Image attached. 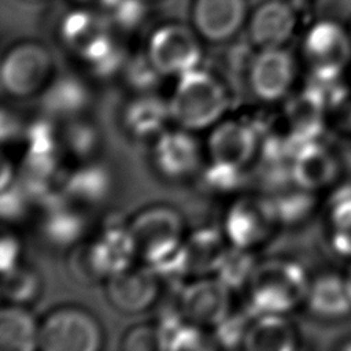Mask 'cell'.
Returning a JSON list of instances; mask_svg holds the SVG:
<instances>
[{
    "mask_svg": "<svg viewBox=\"0 0 351 351\" xmlns=\"http://www.w3.org/2000/svg\"><path fill=\"white\" fill-rule=\"evenodd\" d=\"M326 214L330 229L351 226V184H341L332 192Z\"/></svg>",
    "mask_w": 351,
    "mask_h": 351,
    "instance_id": "36",
    "label": "cell"
},
{
    "mask_svg": "<svg viewBox=\"0 0 351 351\" xmlns=\"http://www.w3.org/2000/svg\"><path fill=\"white\" fill-rule=\"evenodd\" d=\"M111 189V176L104 166L86 163L69 174L62 182V192L74 204H97Z\"/></svg>",
    "mask_w": 351,
    "mask_h": 351,
    "instance_id": "25",
    "label": "cell"
},
{
    "mask_svg": "<svg viewBox=\"0 0 351 351\" xmlns=\"http://www.w3.org/2000/svg\"><path fill=\"white\" fill-rule=\"evenodd\" d=\"M89 245L93 262L103 280L130 267L137 258L129 226L119 222H108Z\"/></svg>",
    "mask_w": 351,
    "mask_h": 351,
    "instance_id": "17",
    "label": "cell"
},
{
    "mask_svg": "<svg viewBox=\"0 0 351 351\" xmlns=\"http://www.w3.org/2000/svg\"><path fill=\"white\" fill-rule=\"evenodd\" d=\"M27 151L37 154H56L60 134L51 119H38L26 130Z\"/></svg>",
    "mask_w": 351,
    "mask_h": 351,
    "instance_id": "35",
    "label": "cell"
},
{
    "mask_svg": "<svg viewBox=\"0 0 351 351\" xmlns=\"http://www.w3.org/2000/svg\"><path fill=\"white\" fill-rule=\"evenodd\" d=\"M156 328L160 350H203L211 347L203 333L204 328L188 321L180 308L166 311Z\"/></svg>",
    "mask_w": 351,
    "mask_h": 351,
    "instance_id": "26",
    "label": "cell"
},
{
    "mask_svg": "<svg viewBox=\"0 0 351 351\" xmlns=\"http://www.w3.org/2000/svg\"><path fill=\"white\" fill-rule=\"evenodd\" d=\"M230 292L217 276L197 277L180 292L178 308L188 321L213 329L232 311Z\"/></svg>",
    "mask_w": 351,
    "mask_h": 351,
    "instance_id": "9",
    "label": "cell"
},
{
    "mask_svg": "<svg viewBox=\"0 0 351 351\" xmlns=\"http://www.w3.org/2000/svg\"><path fill=\"white\" fill-rule=\"evenodd\" d=\"M60 143L75 158L88 159L99 147V133L90 123L74 118L62 132Z\"/></svg>",
    "mask_w": 351,
    "mask_h": 351,
    "instance_id": "30",
    "label": "cell"
},
{
    "mask_svg": "<svg viewBox=\"0 0 351 351\" xmlns=\"http://www.w3.org/2000/svg\"><path fill=\"white\" fill-rule=\"evenodd\" d=\"M171 121L169 101L151 93H137L123 111V125L126 130L137 138H156Z\"/></svg>",
    "mask_w": 351,
    "mask_h": 351,
    "instance_id": "21",
    "label": "cell"
},
{
    "mask_svg": "<svg viewBox=\"0 0 351 351\" xmlns=\"http://www.w3.org/2000/svg\"><path fill=\"white\" fill-rule=\"evenodd\" d=\"M245 0H196L192 11L197 33L208 41L230 38L245 18Z\"/></svg>",
    "mask_w": 351,
    "mask_h": 351,
    "instance_id": "15",
    "label": "cell"
},
{
    "mask_svg": "<svg viewBox=\"0 0 351 351\" xmlns=\"http://www.w3.org/2000/svg\"><path fill=\"white\" fill-rule=\"evenodd\" d=\"M302 49L311 71H344L351 60V34L339 22L321 19L306 32Z\"/></svg>",
    "mask_w": 351,
    "mask_h": 351,
    "instance_id": "10",
    "label": "cell"
},
{
    "mask_svg": "<svg viewBox=\"0 0 351 351\" xmlns=\"http://www.w3.org/2000/svg\"><path fill=\"white\" fill-rule=\"evenodd\" d=\"M330 245L336 254L351 258V226L330 229Z\"/></svg>",
    "mask_w": 351,
    "mask_h": 351,
    "instance_id": "41",
    "label": "cell"
},
{
    "mask_svg": "<svg viewBox=\"0 0 351 351\" xmlns=\"http://www.w3.org/2000/svg\"><path fill=\"white\" fill-rule=\"evenodd\" d=\"M304 306L318 319L347 318L351 314V295L346 276L328 271L311 278Z\"/></svg>",
    "mask_w": 351,
    "mask_h": 351,
    "instance_id": "18",
    "label": "cell"
},
{
    "mask_svg": "<svg viewBox=\"0 0 351 351\" xmlns=\"http://www.w3.org/2000/svg\"><path fill=\"white\" fill-rule=\"evenodd\" d=\"M340 170L337 154L318 138L300 144L291 160L293 185L313 192L333 185Z\"/></svg>",
    "mask_w": 351,
    "mask_h": 351,
    "instance_id": "14",
    "label": "cell"
},
{
    "mask_svg": "<svg viewBox=\"0 0 351 351\" xmlns=\"http://www.w3.org/2000/svg\"><path fill=\"white\" fill-rule=\"evenodd\" d=\"M259 130L252 122L221 119L207 138V156L211 163L244 169L258 158Z\"/></svg>",
    "mask_w": 351,
    "mask_h": 351,
    "instance_id": "8",
    "label": "cell"
},
{
    "mask_svg": "<svg viewBox=\"0 0 351 351\" xmlns=\"http://www.w3.org/2000/svg\"><path fill=\"white\" fill-rule=\"evenodd\" d=\"M299 336L287 314H258L248 326L243 348L250 351H292Z\"/></svg>",
    "mask_w": 351,
    "mask_h": 351,
    "instance_id": "20",
    "label": "cell"
},
{
    "mask_svg": "<svg viewBox=\"0 0 351 351\" xmlns=\"http://www.w3.org/2000/svg\"><path fill=\"white\" fill-rule=\"evenodd\" d=\"M70 270L73 276L81 282H96L103 280L90 252V245L80 244L74 248L70 256Z\"/></svg>",
    "mask_w": 351,
    "mask_h": 351,
    "instance_id": "38",
    "label": "cell"
},
{
    "mask_svg": "<svg viewBox=\"0 0 351 351\" xmlns=\"http://www.w3.org/2000/svg\"><path fill=\"white\" fill-rule=\"evenodd\" d=\"M296 80V62L284 48H262L248 67V82L254 95L263 101L287 97Z\"/></svg>",
    "mask_w": 351,
    "mask_h": 351,
    "instance_id": "11",
    "label": "cell"
},
{
    "mask_svg": "<svg viewBox=\"0 0 351 351\" xmlns=\"http://www.w3.org/2000/svg\"><path fill=\"white\" fill-rule=\"evenodd\" d=\"M152 159L155 169L163 177L185 180L197 173L202 163V148L193 132L182 128L165 130L154 141Z\"/></svg>",
    "mask_w": 351,
    "mask_h": 351,
    "instance_id": "13",
    "label": "cell"
},
{
    "mask_svg": "<svg viewBox=\"0 0 351 351\" xmlns=\"http://www.w3.org/2000/svg\"><path fill=\"white\" fill-rule=\"evenodd\" d=\"M340 108H341L340 111L343 114L341 122H343L344 128L351 133V97H347L346 101L340 106Z\"/></svg>",
    "mask_w": 351,
    "mask_h": 351,
    "instance_id": "43",
    "label": "cell"
},
{
    "mask_svg": "<svg viewBox=\"0 0 351 351\" xmlns=\"http://www.w3.org/2000/svg\"><path fill=\"white\" fill-rule=\"evenodd\" d=\"M122 348L132 351L160 350L158 328L151 325H138L129 329L123 337Z\"/></svg>",
    "mask_w": 351,
    "mask_h": 351,
    "instance_id": "39",
    "label": "cell"
},
{
    "mask_svg": "<svg viewBox=\"0 0 351 351\" xmlns=\"http://www.w3.org/2000/svg\"><path fill=\"white\" fill-rule=\"evenodd\" d=\"M30 197L19 185L18 180L5 188H1V215L5 221H18L27 211Z\"/></svg>",
    "mask_w": 351,
    "mask_h": 351,
    "instance_id": "37",
    "label": "cell"
},
{
    "mask_svg": "<svg viewBox=\"0 0 351 351\" xmlns=\"http://www.w3.org/2000/svg\"><path fill=\"white\" fill-rule=\"evenodd\" d=\"M245 170L230 166L208 163L203 173L204 184L208 189L215 192H234L240 189L245 182Z\"/></svg>",
    "mask_w": 351,
    "mask_h": 351,
    "instance_id": "33",
    "label": "cell"
},
{
    "mask_svg": "<svg viewBox=\"0 0 351 351\" xmlns=\"http://www.w3.org/2000/svg\"><path fill=\"white\" fill-rule=\"evenodd\" d=\"M80 1H93V0H80ZM97 1V0H96Z\"/></svg>",
    "mask_w": 351,
    "mask_h": 351,
    "instance_id": "47",
    "label": "cell"
},
{
    "mask_svg": "<svg viewBox=\"0 0 351 351\" xmlns=\"http://www.w3.org/2000/svg\"><path fill=\"white\" fill-rule=\"evenodd\" d=\"M277 225L271 197L241 196L228 208L222 232L230 245L252 250L265 243Z\"/></svg>",
    "mask_w": 351,
    "mask_h": 351,
    "instance_id": "6",
    "label": "cell"
},
{
    "mask_svg": "<svg viewBox=\"0 0 351 351\" xmlns=\"http://www.w3.org/2000/svg\"><path fill=\"white\" fill-rule=\"evenodd\" d=\"M280 225H298L306 221L315 208V192L298 185L284 188L271 196Z\"/></svg>",
    "mask_w": 351,
    "mask_h": 351,
    "instance_id": "27",
    "label": "cell"
},
{
    "mask_svg": "<svg viewBox=\"0 0 351 351\" xmlns=\"http://www.w3.org/2000/svg\"><path fill=\"white\" fill-rule=\"evenodd\" d=\"M311 278L291 259H267L256 265L247 285L248 310L258 314H289L306 303Z\"/></svg>",
    "mask_w": 351,
    "mask_h": 351,
    "instance_id": "2",
    "label": "cell"
},
{
    "mask_svg": "<svg viewBox=\"0 0 351 351\" xmlns=\"http://www.w3.org/2000/svg\"><path fill=\"white\" fill-rule=\"evenodd\" d=\"M167 101L171 121L195 133L223 118L230 107V93L217 75L197 67L177 78Z\"/></svg>",
    "mask_w": 351,
    "mask_h": 351,
    "instance_id": "1",
    "label": "cell"
},
{
    "mask_svg": "<svg viewBox=\"0 0 351 351\" xmlns=\"http://www.w3.org/2000/svg\"><path fill=\"white\" fill-rule=\"evenodd\" d=\"M346 276V280H347V285H348V291H350V295H351V265L347 270V273L344 274Z\"/></svg>",
    "mask_w": 351,
    "mask_h": 351,
    "instance_id": "44",
    "label": "cell"
},
{
    "mask_svg": "<svg viewBox=\"0 0 351 351\" xmlns=\"http://www.w3.org/2000/svg\"><path fill=\"white\" fill-rule=\"evenodd\" d=\"M296 11L282 0H267L252 14L250 21L251 41L262 48L284 47L295 33Z\"/></svg>",
    "mask_w": 351,
    "mask_h": 351,
    "instance_id": "16",
    "label": "cell"
},
{
    "mask_svg": "<svg viewBox=\"0 0 351 351\" xmlns=\"http://www.w3.org/2000/svg\"><path fill=\"white\" fill-rule=\"evenodd\" d=\"M1 271H7L18 266V258L21 252V245L12 236H4L1 239Z\"/></svg>",
    "mask_w": 351,
    "mask_h": 351,
    "instance_id": "40",
    "label": "cell"
},
{
    "mask_svg": "<svg viewBox=\"0 0 351 351\" xmlns=\"http://www.w3.org/2000/svg\"><path fill=\"white\" fill-rule=\"evenodd\" d=\"M128 226L137 258L149 266L180 251L186 237L181 214L163 204L141 210Z\"/></svg>",
    "mask_w": 351,
    "mask_h": 351,
    "instance_id": "3",
    "label": "cell"
},
{
    "mask_svg": "<svg viewBox=\"0 0 351 351\" xmlns=\"http://www.w3.org/2000/svg\"><path fill=\"white\" fill-rule=\"evenodd\" d=\"M347 27H348V32H350V34H351V19H350V23H348Z\"/></svg>",
    "mask_w": 351,
    "mask_h": 351,
    "instance_id": "46",
    "label": "cell"
},
{
    "mask_svg": "<svg viewBox=\"0 0 351 351\" xmlns=\"http://www.w3.org/2000/svg\"><path fill=\"white\" fill-rule=\"evenodd\" d=\"M40 324L22 304L5 306L0 311V348L3 351H33L38 348Z\"/></svg>",
    "mask_w": 351,
    "mask_h": 351,
    "instance_id": "24",
    "label": "cell"
},
{
    "mask_svg": "<svg viewBox=\"0 0 351 351\" xmlns=\"http://www.w3.org/2000/svg\"><path fill=\"white\" fill-rule=\"evenodd\" d=\"M52 58L49 51L34 41H23L4 55L0 70L3 92L11 97L26 99L43 89L49 82Z\"/></svg>",
    "mask_w": 351,
    "mask_h": 351,
    "instance_id": "4",
    "label": "cell"
},
{
    "mask_svg": "<svg viewBox=\"0 0 351 351\" xmlns=\"http://www.w3.org/2000/svg\"><path fill=\"white\" fill-rule=\"evenodd\" d=\"M41 288L40 277L36 271L15 266L7 271H3L1 293L4 299L10 300L11 304H26L37 298Z\"/></svg>",
    "mask_w": 351,
    "mask_h": 351,
    "instance_id": "29",
    "label": "cell"
},
{
    "mask_svg": "<svg viewBox=\"0 0 351 351\" xmlns=\"http://www.w3.org/2000/svg\"><path fill=\"white\" fill-rule=\"evenodd\" d=\"M97 3L108 14L110 21L125 29L137 26L144 18V0H97Z\"/></svg>",
    "mask_w": 351,
    "mask_h": 351,
    "instance_id": "34",
    "label": "cell"
},
{
    "mask_svg": "<svg viewBox=\"0 0 351 351\" xmlns=\"http://www.w3.org/2000/svg\"><path fill=\"white\" fill-rule=\"evenodd\" d=\"M21 128L18 119L10 114L5 108L1 110V140L3 143H8L10 140H14L19 136Z\"/></svg>",
    "mask_w": 351,
    "mask_h": 351,
    "instance_id": "42",
    "label": "cell"
},
{
    "mask_svg": "<svg viewBox=\"0 0 351 351\" xmlns=\"http://www.w3.org/2000/svg\"><path fill=\"white\" fill-rule=\"evenodd\" d=\"M123 70L129 88L136 93H151L163 78L147 52L126 60Z\"/></svg>",
    "mask_w": 351,
    "mask_h": 351,
    "instance_id": "31",
    "label": "cell"
},
{
    "mask_svg": "<svg viewBox=\"0 0 351 351\" xmlns=\"http://www.w3.org/2000/svg\"><path fill=\"white\" fill-rule=\"evenodd\" d=\"M144 1H148V0H144Z\"/></svg>",
    "mask_w": 351,
    "mask_h": 351,
    "instance_id": "48",
    "label": "cell"
},
{
    "mask_svg": "<svg viewBox=\"0 0 351 351\" xmlns=\"http://www.w3.org/2000/svg\"><path fill=\"white\" fill-rule=\"evenodd\" d=\"M88 100L86 86L71 75L49 81L41 92L43 108L52 118L71 121L85 110Z\"/></svg>",
    "mask_w": 351,
    "mask_h": 351,
    "instance_id": "23",
    "label": "cell"
},
{
    "mask_svg": "<svg viewBox=\"0 0 351 351\" xmlns=\"http://www.w3.org/2000/svg\"><path fill=\"white\" fill-rule=\"evenodd\" d=\"M44 206L41 230L47 241L58 247L75 245L85 232V219L75 204L60 191L47 199Z\"/></svg>",
    "mask_w": 351,
    "mask_h": 351,
    "instance_id": "19",
    "label": "cell"
},
{
    "mask_svg": "<svg viewBox=\"0 0 351 351\" xmlns=\"http://www.w3.org/2000/svg\"><path fill=\"white\" fill-rule=\"evenodd\" d=\"M251 311H230L218 325L213 328V339L223 348L243 347L248 326L252 319Z\"/></svg>",
    "mask_w": 351,
    "mask_h": 351,
    "instance_id": "32",
    "label": "cell"
},
{
    "mask_svg": "<svg viewBox=\"0 0 351 351\" xmlns=\"http://www.w3.org/2000/svg\"><path fill=\"white\" fill-rule=\"evenodd\" d=\"M229 247L222 230L214 228L196 229L185 237L184 254L189 276H214Z\"/></svg>",
    "mask_w": 351,
    "mask_h": 351,
    "instance_id": "22",
    "label": "cell"
},
{
    "mask_svg": "<svg viewBox=\"0 0 351 351\" xmlns=\"http://www.w3.org/2000/svg\"><path fill=\"white\" fill-rule=\"evenodd\" d=\"M256 265L258 263L252 255V250L229 244L214 276H217L232 291L247 288Z\"/></svg>",
    "mask_w": 351,
    "mask_h": 351,
    "instance_id": "28",
    "label": "cell"
},
{
    "mask_svg": "<svg viewBox=\"0 0 351 351\" xmlns=\"http://www.w3.org/2000/svg\"><path fill=\"white\" fill-rule=\"evenodd\" d=\"M101 328L92 314L78 307L53 310L40 324L38 348L44 351H96Z\"/></svg>",
    "mask_w": 351,
    "mask_h": 351,
    "instance_id": "5",
    "label": "cell"
},
{
    "mask_svg": "<svg viewBox=\"0 0 351 351\" xmlns=\"http://www.w3.org/2000/svg\"><path fill=\"white\" fill-rule=\"evenodd\" d=\"M339 348H340V350H344V351H351V339H348V340H346L343 344H340Z\"/></svg>",
    "mask_w": 351,
    "mask_h": 351,
    "instance_id": "45",
    "label": "cell"
},
{
    "mask_svg": "<svg viewBox=\"0 0 351 351\" xmlns=\"http://www.w3.org/2000/svg\"><path fill=\"white\" fill-rule=\"evenodd\" d=\"M147 53L163 77H181L199 67L202 47L191 29L170 23L156 29L147 47Z\"/></svg>",
    "mask_w": 351,
    "mask_h": 351,
    "instance_id": "7",
    "label": "cell"
},
{
    "mask_svg": "<svg viewBox=\"0 0 351 351\" xmlns=\"http://www.w3.org/2000/svg\"><path fill=\"white\" fill-rule=\"evenodd\" d=\"M162 278L147 263L118 271L106 280L108 302L119 311L137 314L149 308L160 293Z\"/></svg>",
    "mask_w": 351,
    "mask_h": 351,
    "instance_id": "12",
    "label": "cell"
}]
</instances>
